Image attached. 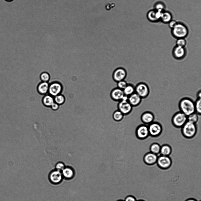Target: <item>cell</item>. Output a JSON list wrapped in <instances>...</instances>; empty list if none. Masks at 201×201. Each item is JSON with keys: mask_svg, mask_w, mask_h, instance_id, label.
I'll list each match as a JSON object with an SVG mask.
<instances>
[{"mask_svg": "<svg viewBox=\"0 0 201 201\" xmlns=\"http://www.w3.org/2000/svg\"><path fill=\"white\" fill-rule=\"evenodd\" d=\"M179 105L180 111L187 116L195 112V102L190 98H182L179 102Z\"/></svg>", "mask_w": 201, "mask_h": 201, "instance_id": "cell-1", "label": "cell"}, {"mask_svg": "<svg viewBox=\"0 0 201 201\" xmlns=\"http://www.w3.org/2000/svg\"><path fill=\"white\" fill-rule=\"evenodd\" d=\"M171 33L176 38H185L189 33V30L187 26L183 23L177 22L176 25L172 29Z\"/></svg>", "mask_w": 201, "mask_h": 201, "instance_id": "cell-2", "label": "cell"}, {"mask_svg": "<svg viewBox=\"0 0 201 201\" xmlns=\"http://www.w3.org/2000/svg\"><path fill=\"white\" fill-rule=\"evenodd\" d=\"M181 128L183 135L187 138H191L196 134L197 128L195 124L188 121H187Z\"/></svg>", "mask_w": 201, "mask_h": 201, "instance_id": "cell-3", "label": "cell"}, {"mask_svg": "<svg viewBox=\"0 0 201 201\" xmlns=\"http://www.w3.org/2000/svg\"><path fill=\"white\" fill-rule=\"evenodd\" d=\"M187 121V116L181 111L176 113L172 119L173 125L177 128L182 127Z\"/></svg>", "mask_w": 201, "mask_h": 201, "instance_id": "cell-4", "label": "cell"}, {"mask_svg": "<svg viewBox=\"0 0 201 201\" xmlns=\"http://www.w3.org/2000/svg\"><path fill=\"white\" fill-rule=\"evenodd\" d=\"M135 93L142 98L147 97L149 93V88L148 85L144 82L138 83L135 86Z\"/></svg>", "mask_w": 201, "mask_h": 201, "instance_id": "cell-5", "label": "cell"}, {"mask_svg": "<svg viewBox=\"0 0 201 201\" xmlns=\"http://www.w3.org/2000/svg\"><path fill=\"white\" fill-rule=\"evenodd\" d=\"M156 163L159 168L165 170L171 167L172 164V160L168 156L160 155L158 157Z\"/></svg>", "mask_w": 201, "mask_h": 201, "instance_id": "cell-6", "label": "cell"}, {"mask_svg": "<svg viewBox=\"0 0 201 201\" xmlns=\"http://www.w3.org/2000/svg\"><path fill=\"white\" fill-rule=\"evenodd\" d=\"M126 70L122 67H119L114 71L112 75L113 80L116 82L124 80L127 76Z\"/></svg>", "mask_w": 201, "mask_h": 201, "instance_id": "cell-7", "label": "cell"}, {"mask_svg": "<svg viewBox=\"0 0 201 201\" xmlns=\"http://www.w3.org/2000/svg\"><path fill=\"white\" fill-rule=\"evenodd\" d=\"M149 135L152 137H156L160 135L162 130L161 125L158 123L152 122L148 127Z\"/></svg>", "mask_w": 201, "mask_h": 201, "instance_id": "cell-8", "label": "cell"}, {"mask_svg": "<svg viewBox=\"0 0 201 201\" xmlns=\"http://www.w3.org/2000/svg\"><path fill=\"white\" fill-rule=\"evenodd\" d=\"M172 53L173 57L175 59L177 60H181L186 57L187 52L185 47L176 45L173 48Z\"/></svg>", "mask_w": 201, "mask_h": 201, "instance_id": "cell-9", "label": "cell"}, {"mask_svg": "<svg viewBox=\"0 0 201 201\" xmlns=\"http://www.w3.org/2000/svg\"><path fill=\"white\" fill-rule=\"evenodd\" d=\"M119 102L117 105L118 110L124 115H127L131 112L133 107L128 100H122Z\"/></svg>", "mask_w": 201, "mask_h": 201, "instance_id": "cell-10", "label": "cell"}, {"mask_svg": "<svg viewBox=\"0 0 201 201\" xmlns=\"http://www.w3.org/2000/svg\"><path fill=\"white\" fill-rule=\"evenodd\" d=\"M135 133L137 137L139 139L146 138L149 135L148 127L145 125L139 126L136 130Z\"/></svg>", "mask_w": 201, "mask_h": 201, "instance_id": "cell-11", "label": "cell"}, {"mask_svg": "<svg viewBox=\"0 0 201 201\" xmlns=\"http://www.w3.org/2000/svg\"><path fill=\"white\" fill-rule=\"evenodd\" d=\"M62 89V85L60 83L54 82L49 85L48 92L51 96H55L60 94Z\"/></svg>", "mask_w": 201, "mask_h": 201, "instance_id": "cell-12", "label": "cell"}, {"mask_svg": "<svg viewBox=\"0 0 201 201\" xmlns=\"http://www.w3.org/2000/svg\"><path fill=\"white\" fill-rule=\"evenodd\" d=\"M162 12L154 9L150 10L147 14V18L151 22H157L160 20Z\"/></svg>", "mask_w": 201, "mask_h": 201, "instance_id": "cell-13", "label": "cell"}, {"mask_svg": "<svg viewBox=\"0 0 201 201\" xmlns=\"http://www.w3.org/2000/svg\"><path fill=\"white\" fill-rule=\"evenodd\" d=\"M124 95L123 90L117 87L113 88L110 93L111 98L115 101H119L121 100Z\"/></svg>", "mask_w": 201, "mask_h": 201, "instance_id": "cell-14", "label": "cell"}, {"mask_svg": "<svg viewBox=\"0 0 201 201\" xmlns=\"http://www.w3.org/2000/svg\"><path fill=\"white\" fill-rule=\"evenodd\" d=\"M158 157L157 155L150 152L144 155L143 161L144 163L147 165H153L156 163Z\"/></svg>", "mask_w": 201, "mask_h": 201, "instance_id": "cell-15", "label": "cell"}, {"mask_svg": "<svg viewBox=\"0 0 201 201\" xmlns=\"http://www.w3.org/2000/svg\"><path fill=\"white\" fill-rule=\"evenodd\" d=\"M142 98L134 93L128 97V101L132 107L136 106L141 103Z\"/></svg>", "mask_w": 201, "mask_h": 201, "instance_id": "cell-16", "label": "cell"}, {"mask_svg": "<svg viewBox=\"0 0 201 201\" xmlns=\"http://www.w3.org/2000/svg\"><path fill=\"white\" fill-rule=\"evenodd\" d=\"M50 181L54 184H58L62 180V175L59 170H55L52 172L49 175Z\"/></svg>", "mask_w": 201, "mask_h": 201, "instance_id": "cell-17", "label": "cell"}, {"mask_svg": "<svg viewBox=\"0 0 201 201\" xmlns=\"http://www.w3.org/2000/svg\"><path fill=\"white\" fill-rule=\"evenodd\" d=\"M154 119V115L150 112H146L143 113L141 116L142 121L144 124H149L153 121Z\"/></svg>", "mask_w": 201, "mask_h": 201, "instance_id": "cell-18", "label": "cell"}, {"mask_svg": "<svg viewBox=\"0 0 201 201\" xmlns=\"http://www.w3.org/2000/svg\"><path fill=\"white\" fill-rule=\"evenodd\" d=\"M49 85L47 82H42L38 85L37 90L38 92L41 94H45L48 92Z\"/></svg>", "mask_w": 201, "mask_h": 201, "instance_id": "cell-19", "label": "cell"}, {"mask_svg": "<svg viewBox=\"0 0 201 201\" xmlns=\"http://www.w3.org/2000/svg\"><path fill=\"white\" fill-rule=\"evenodd\" d=\"M172 15L169 11L165 10L162 13L160 20L164 23H168L172 19Z\"/></svg>", "mask_w": 201, "mask_h": 201, "instance_id": "cell-20", "label": "cell"}, {"mask_svg": "<svg viewBox=\"0 0 201 201\" xmlns=\"http://www.w3.org/2000/svg\"><path fill=\"white\" fill-rule=\"evenodd\" d=\"M74 170L70 167L65 168L63 169V175L67 179H72L74 177Z\"/></svg>", "mask_w": 201, "mask_h": 201, "instance_id": "cell-21", "label": "cell"}, {"mask_svg": "<svg viewBox=\"0 0 201 201\" xmlns=\"http://www.w3.org/2000/svg\"><path fill=\"white\" fill-rule=\"evenodd\" d=\"M171 152L172 149L170 146L165 144L161 146L160 153L161 155L169 156Z\"/></svg>", "mask_w": 201, "mask_h": 201, "instance_id": "cell-22", "label": "cell"}, {"mask_svg": "<svg viewBox=\"0 0 201 201\" xmlns=\"http://www.w3.org/2000/svg\"><path fill=\"white\" fill-rule=\"evenodd\" d=\"M123 90L124 95L128 97L135 92V86L132 84L128 83Z\"/></svg>", "mask_w": 201, "mask_h": 201, "instance_id": "cell-23", "label": "cell"}, {"mask_svg": "<svg viewBox=\"0 0 201 201\" xmlns=\"http://www.w3.org/2000/svg\"><path fill=\"white\" fill-rule=\"evenodd\" d=\"M54 100L51 95H47L43 98V104L47 106H51L54 103Z\"/></svg>", "mask_w": 201, "mask_h": 201, "instance_id": "cell-24", "label": "cell"}, {"mask_svg": "<svg viewBox=\"0 0 201 201\" xmlns=\"http://www.w3.org/2000/svg\"><path fill=\"white\" fill-rule=\"evenodd\" d=\"M161 146L158 143H154L150 147V152L157 155L160 153Z\"/></svg>", "mask_w": 201, "mask_h": 201, "instance_id": "cell-25", "label": "cell"}, {"mask_svg": "<svg viewBox=\"0 0 201 201\" xmlns=\"http://www.w3.org/2000/svg\"><path fill=\"white\" fill-rule=\"evenodd\" d=\"M124 115L119 111L117 110L114 112L112 117L114 120L116 121H121L124 117Z\"/></svg>", "mask_w": 201, "mask_h": 201, "instance_id": "cell-26", "label": "cell"}, {"mask_svg": "<svg viewBox=\"0 0 201 201\" xmlns=\"http://www.w3.org/2000/svg\"><path fill=\"white\" fill-rule=\"evenodd\" d=\"M187 121L196 124L199 119L198 114L194 113L187 116Z\"/></svg>", "mask_w": 201, "mask_h": 201, "instance_id": "cell-27", "label": "cell"}, {"mask_svg": "<svg viewBox=\"0 0 201 201\" xmlns=\"http://www.w3.org/2000/svg\"><path fill=\"white\" fill-rule=\"evenodd\" d=\"M154 9L156 10L162 12L165 10V5L163 2H158L155 3L154 5Z\"/></svg>", "mask_w": 201, "mask_h": 201, "instance_id": "cell-28", "label": "cell"}, {"mask_svg": "<svg viewBox=\"0 0 201 201\" xmlns=\"http://www.w3.org/2000/svg\"><path fill=\"white\" fill-rule=\"evenodd\" d=\"M195 112L198 115L201 113V98H197L195 102Z\"/></svg>", "mask_w": 201, "mask_h": 201, "instance_id": "cell-29", "label": "cell"}, {"mask_svg": "<svg viewBox=\"0 0 201 201\" xmlns=\"http://www.w3.org/2000/svg\"><path fill=\"white\" fill-rule=\"evenodd\" d=\"M54 101L58 104H63L65 101V98L62 95L59 94L55 96Z\"/></svg>", "mask_w": 201, "mask_h": 201, "instance_id": "cell-30", "label": "cell"}, {"mask_svg": "<svg viewBox=\"0 0 201 201\" xmlns=\"http://www.w3.org/2000/svg\"><path fill=\"white\" fill-rule=\"evenodd\" d=\"M187 42L184 38L177 39L176 41V45L182 47H185Z\"/></svg>", "mask_w": 201, "mask_h": 201, "instance_id": "cell-31", "label": "cell"}, {"mask_svg": "<svg viewBox=\"0 0 201 201\" xmlns=\"http://www.w3.org/2000/svg\"><path fill=\"white\" fill-rule=\"evenodd\" d=\"M50 75L47 72H44L41 74L40 78L43 82H47L50 79Z\"/></svg>", "mask_w": 201, "mask_h": 201, "instance_id": "cell-32", "label": "cell"}, {"mask_svg": "<svg viewBox=\"0 0 201 201\" xmlns=\"http://www.w3.org/2000/svg\"><path fill=\"white\" fill-rule=\"evenodd\" d=\"M128 84V83L125 80H121L117 82V87L123 90L127 85Z\"/></svg>", "mask_w": 201, "mask_h": 201, "instance_id": "cell-33", "label": "cell"}, {"mask_svg": "<svg viewBox=\"0 0 201 201\" xmlns=\"http://www.w3.org/2000/svg\"><path fill=\"white\" fill-rule=\"evenodd\" d=\"M137 200L136 197L132 195H129L125 197L124 201H137Z\"/></svg>", "mask_w": 201, "mask_h": 201, "instance_id": "cell-34", "label": "cell"}, {"mask_svg": "<svg viewBox=\"0 0 201 201\" xmlns=\"http://www.w3.org/2000/svg\"><path fill=\"white\" fill-rule=\"evenodd\" d=\"M116 5L114 3L111 4L108 3L106 5L105 8L107 11H110L111 9L114 7Z\"/></svg>", "mask_w": 201, "mask_h": 201, "instance_id": "cell-35", "label": "cell"}, {"mask_svg": "<svg viewBox=\"0 0 201 201\" xmlns=\"http://www.w3.org/2000/svg\"><path fill=\"white\" fill-rule=\"evenodd\" d=\"M56 167L58 170H62L64 168V165L61 162L58 163L56 164Z\"/></svg>", "mask_w": 201, "mask_h": 201, "instance_id": "cell-36", "label": "cell"}, {"mask_svg": "<svg viewBox=\"0 0 201 201\" xmlns=\"http://www.w3.org/2000/svg\"><path fill=\"white\" fill-rule=\"evenodd\" d=\"M177 22L174 20H172L168 23V25L171 29H172L177 24Z\"/></svg>", "mask_w": 201, "mask_h": 201, "instance_id": "cell-37", "label": "cell"}, {"mask_svg": "<svg viewBox=\"0 0 201 201\" xmlns=\"http://www.w3.org/2000/svg\"><path fill=\"white\" fill-rule=\"evenodd\" d=\"M52 109L54 110H57L59 108V104L56 103H54L51 106Z\"/></svg>", "mask_w": 201, "mask_h": 201, "instance_id": "cell-38", "label": "cell"}, {"mask_svg": "<svg viewBox=\"0 0 201 201\" xmlns=\"http://www.w3.org/2000/svg\"><path fill=\"white\" fill-rule=\"evenodd\" d=\"M197 98H201V92L200 90H199L197 93Z\"/></svg>", "mask_w": 201, "mask_h": 201, "instance_id": "cell-39", "label": "cell"}, {"mask_svg": "<svg viewBox=\"0 0 201 201\" xmlns=\"http://www.w3.org/2000/svg\"><path fill=\"white\" fill-rule=\"evenodd\" d=\"M185 201H197V200L195 199L190 198L186 200Z\"/></svg>", "mask_w": 201, "mask_h": 201, "instance_id": "cell-40", "label": "cell"}, {"mask_svg": "<svg viewBox=\"0 0 201 201\" xmlns=\"http://www.w3.org/2000/svg\"><path fill=\"white\" fill-rule=\"evenodd\" d=\"M6 0V1H13L14 0Z\"/></svg>", "mask_w": 201, "mask_h": 201, "instance_id": "cell-41", "label": "cell"}, {"mask_svg": "<svg viewBox=\"0 0 201 201\" xmlns=\"http://www.w3.org/2000/svg\"><path fill=\"white\" fill-rule=\"evenodd\" d=\"M137 201H145L144 200H137Z\"/></svg>", "mask_w": 201, "mask_h": 201, "instance_id": "cell-42", "label": "cell"}, {"mask_svg": "<svg viewBox=\"0 0 201 201\" xmlns=\"http://www.w3.org/2000/svg\"><path fill=\"white\" fill-rule=\"evenodd\" d=\"M117 201H124V200H118Z\"/></svg>", "mask_w": 201, "mask_h": 201, "instance_id": "cell-43", "label": "cell"}, {"mask_svg": "<svg viewBox=\"0 0 201 201\" xmlns=\"http://www.w3.org/2000/svg\"></svg>", "mask_w": 201, "mask_h": 201, "instance_id": "cell-44", "label": "cell"}]
</instances>
